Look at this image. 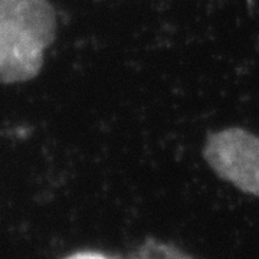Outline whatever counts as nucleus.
Masks as SVG:
<instances>
[{
    "instance_id": "2",
    "label": "nucleus",
    "mask_w": 259,
    "mask_h": 259,
    "mask_svg": "<svg viewBox=\"0 0 259 259\" xmlns=\"http://www.w3.org/2000/svg\"><path fill=\"white\" fill-rule=\"evenodd\" d=\"M203 157L222 180L259 197V137L239 127L209 134Z\"/></svg>"
},
{
    "instance_id": "3",
    "label": "nucleus",
    "mask_w": 259,
    "mask_h": 259,
    "mask_svg": "<svg viewBox=\"0 0 259 259\" xmlns=\"http://www.w3.org/2000/svg\"><path fill=\"white\" fill-rule=\"evenodd\" d=\"M114 259H193V256L173 243L158 239H146L127 258L114 256Z\"/></svg>"
},
{
    "instance_id": "1",
    "label": "nucleus",
    "mask_w": 259,
    "mask_h": 259,
    "mask_svg": "<svg viewBox=\"0 0 259 259\" xmlns=\"http://www.w3.org/2000/svg\"><path fill=\"white\" fill-rule=\"evenodd\" d=\"M55 35L56 15L49 0H0V82L37 76Z\"/></svg>"
},
{
    "instance_id": "4",
    "label": "nucleus",
    "mask_w": 259,
    "mask_h": 259,
    "mask_svg": "<svg viewBox=\"0 0 259 259\" xmlns=\"http://www.w3.org/2000/svg\"><path fill=\"white\" fill-rule=\"evenodd\" d=\"M61 259H114V256H108L107 253L100 252V250H76L69 255H66Z\"/></svg>"
}]
</instances>
